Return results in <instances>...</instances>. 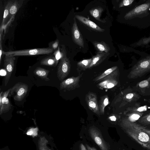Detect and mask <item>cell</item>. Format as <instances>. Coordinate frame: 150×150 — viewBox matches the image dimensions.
<instances>
[{
  "instance_id": "6da1fadb",
  "label": "cell",
  "mask_w": 150,
  "mask_h": 150,
  "mask_svg": "<svg viewBox=\"0 0 150 150\" xmlns=\"http://www.w3.org/2000/svg\"><path fill=\"white\" fill-rule=\"evenodd\" d=\"M121 126L131 138L147 150H150V129L136 122L129 121L125 117L121 121Z\"/></svg>"
},
{
  "instance_id": "7a4b0ae2",
  "label": "cell",
  "mask_w": 150,
  "mask_h": 150,
  "mask_svg": "<svg viewBox=\"0 0 150 150\" xmlns=\"http://www.w3.org/2000/svg\"><path fill=\"white\" fill-rule=\"evenodd\" d=\"M150 72V55L138 61L132 67L127 77L135 79L141 77Z\"/></svg>"
},
{
  "instance_id": "3957f363",
  "label": "cell",
  "mask_w": 150,
  "mask_h": 150,
  "mask_svg": "<svg viewBox=\"0 0 150 150\" xmlns=\"http://www.w3.org/2000/svg\"><path fill=\"white\" fill-rule=\"evenodd\" d=\"M54 50L48 48L28 49L14 51L4 52L2 54L13 56H31L40 54H49L52 53Z\"/></svg>"
},
{
  "instance_id": "277c9868",
  "label": "cell",
  "mask_w": 150,
  "mask_h": 150,
  "mask_svg": "<svg viewBox=\"0 0 150 150\" xmlns=\"http://www.w3.org/2000/svg\"><path fill=\"white\" fill-rule=\"evenodd\" d=\"M28 90V87L27 84L22 82H18L10 88L9 95L13 96L15 100L20 102L24 98Z\"/></svg>"
},
{
  "instance_id": "5b68a950",
  "label": "cell",
  "mask_w": 150,
  "mask_h": 150,
  "mask_svg": "<svg viewBox=\"0 0 150 150\" xmlns=\"http://www.w3.org/2000/svg\"><path fill=\"white\" fill-rule=\"evenodd\" d=\"M71 69L69 59L65 55L59 61L57 66V75L59 80L62 81L69 74Z\"/></svg>"
},
{
  "instance_id": "8992f818",
  "label": "cell",
  "mask_w": 150,
  "mask_h": 150,
  "mask_svg": "<svg viewBox=\"0 0 150 150\" xmlns=\"http://www.w3.org/2000/svg\"><path fill=\"white\" fill-rule=\"evenodd\" d=\"M15 59V57L5 55L4 67L6 72V75L4 78V85L5 86L7 84L13 70Z\"/></svg>"
},
{
  "instance_id": "52a82bcc",
  "label": "cell",
  "mask_w": 150,
  "mask_h": 150,
  "mask_svg": "<svg viewBox=\"0 0 150 150\" xmlns=\"http://www.w3.org/2000/svg\"><path fill=\"white\" fill-rule=\"evenodd\" d=\"M82 75L81 74L76 77L72 76L62 81L60 83V89L71 91L79 88L80 79Z\"/></svg>"
},
{
  "instance_id": "ba28073f",
  "label": "cell",
  "mask_w": 150,
  "mask_h": 150,
  "mask_svg": "<svg viewBox=\"0 0 150 150\" xmlns=\"http://www.w3.org/2000/svg\"><path fill=\"white\" fill-rule=\"evenodd\" d=\"M150 8V0L140 5L127 13L124 16L127 20L130 19L135 16L145 13Z\"/></svg>"
},
{
  "instance_id": "9c48e42d",
  "label": "cell",
  "mask_w": 150,
  "mask_h": 150,
  "mask_svg": "<svg viewBox=\"0 0 150 150\" xmlns=\"http://www.w3.org/2000/svg\"><path fill=\"white\" fill-rule=\"evenodd\" d=\"M85 100L89 109L95 113L100 116V113L96 94L92 92H88L86 95Z\"/></svg>"
},
{
  "instance_id": "30bf717a",
  "label": "cell",
  "mask_w": 150,
  "mask_h": 150,
  "mask_svg": "<svg viewBox=\"0 0 150 150\" xmlns=\"http://www.w3.org/2000/svg\"><path fill=\"white\" fill-rule=\"evenodd\" d=\"M133 89L143 96L150 95V76L147 79L138 82Z\"/></svg>"
},
{
  "instance_id": "8fae6325",
  "label": "cell",
  "mask_w": 150,
  "mask_h": 150,
  "mask_svg": "<svg viewBox=\"0 0 150 150\" xmlns=\"http://www.w3.org/2000/svg\"><path fill=\"white\" fill-rule=\"evenodd\" d=\"M10 88L6 91L0 94V114L7 112L11 108L12 105L7 98L9 94Z\"/></svg>"
},
{
  "instance_id": "7c38bea8",
  "label": "cell",
  "mask_w": 150,
  "mask_h": 150,
  "mask_svg": "<svg viewBox=\"0 0 150 150\" xmlns=\"http://www.w3.org/2000/svg\"><path fill=\"white\" fill-rule=\"evenodd\" d=\"M74 23L71 28L72 36L74 42L82 47H84V41L82 35L78 27L76 18H74Z\"/></svg>"
},
{
  "instance_id": "4fadbf2b",
  "label": "cell",
  "mask_w": 150,
  "mask_h": 150,
  "mask_svg": "<svg viewBox=\"0 0 150 150\" xmlns=\"http://www.w3.org/2000/svg\"><path fill=\"white\" fill-rule=\"evenodd\" d=\"M117 68V66H115L107 69L96 77L95 81H102L108 79L116 78L118 74Z\"/></svg>"
},
{
  "instance_id": "5bb4252c",
  "label": "cell",
  "mask_w": 150,
  "mask_h": 150,
  "mask_svg": "<svg viewBox=\"0 0 150 150\" xmlns=\"http://www.w3.org/2000/svg\"><path fill=\"white\" fill-rule=\"evenodd\" d=\"M89 132L92 138L101 150H108L102 136L97 129L93 128H90Z\"/></svg>"
},
{
  "instance_id": "9a60e30c",
  "label": "cell",
  "mask_w": 150,
  "mask_h": 150,
  "mask_svg": "<svg viewBox=\"0 0 150 150\" xmlns=\"http://www.w3.org/2000/svg\"><path fill=\"white\" fill-rule=\"evenodd\" d=\"M75 17L81 23L94 31L100 32L105 31V30L101 28L95 23L83 16L75 15Z\"/></svg>"
},
{
  "instance_id": "2e32d148",
  "label": "cell",
  "mask_w": 150,
  "mask_h": 150,
  "mask_svg": "<svg viewBox=\"0 0 150 150\" xmlns=\"http://www.w3.org/2000/svg\"><path fill=\"white\" fill-rule=\"evenodd\" d=\"M149 107L146 105H142L139 103H136L134 104L127 108L124 112V115L133 113L143 112L147 111Z\"/></svg>"
},
{
  "instance_id": "e0dca14e",
  "label": "cell",
  "mask_w": 150,
  "mask_h": 150,
  "mask_svg": "<svg viewBox=\"0 0 150 150\" xmlns=\"http://www.w3.org/2000/svg\"><path fill=\"white\" fill-rule=\"evenodd\" d=\"M110 54L109 52L106 53L104 52L97 53L92 57L91 62L88 69L91 68L98 65L103 62Z\"/></svg>"
},
{
  "instance_id": "ac0fdd59",
  "label": "cell",
  "mask_w": 150,
  "mask_h": 150,
  "mask_svg": "<svg viewBox=\"0 0 150 150\" xmlns=\"http://www.w3.org/2000/svg\"><path fill=\"white\" fill-rule=\"evenodd\" d=\"M92 43L97 51V53L104 52L106 53L109 52L110 48L109 46L104 41L100 42L93 41Z\"/></svg>"
},
{
  "instance_id": "d6986e66",
  "label": "cell",
  "mask_w": 150,
  "mask_h": 150,
  "mask_svg": "<svg viewBox=\"0 0 150 150\" xmlns=\"http://www.w3.org/2000/svg\"><path fill=\"white\" fill-rule=\"evenodd\" d=\"M50 72L49 70L43 68L37 67L34 71L33 73L35 75L41 79L46 81H48L50 80L47 77Z\"/></svg>"
},
{
  "instance_id": "ffe728a7",
  "label": "cell",
  "mask_w": 150,
  "mask_h": 150,
  "mask_svg": "<svg viewBox=\"0 0 150 150\" xmlns=\"http://www.w3.org/2000/svg\"><path fill=\"white\" fill-rule=\"evenodd\" d=\"M118 83L116 78L109 79L102 81L98 86L102 88H110L116 86Z\"/></svg>"
},
{
  "instance_id": "44dd1931",
  "label": "cell",
  "mask_w": 150,
  "mask_h": 150,
  "mask_svg": "<svg viewBox=\"0 0 150 150\" xmlns=\"http://www.w3.org/2000/svg\"><path fill=\"white\" fill-rule=\"evenodd\" d=\"M23 2V0H14L10 8L9 16L11 17L16 14L22 6Z\"/></svg>"
},
{
  "instance_id": "7402d4cb",
  "label": "cell",
  "mask_w": 150,
  "mask_h": 150,
  "mask_svg": "<svg viewBox=\"0 0 150 150\" xmlns=\"http://www.w3.org/2000/svg\"><path fill=\"white\" fill-rule=\"evenodd\" d=\"M103 8L101 6H97L91 9L89 11L91 15L96 20L103 22L100 19V17Z\"/></svg>"
},
{
  "instance_id": "603a6c76",
  "label": "cell",
  "mask_w": 150,
  "mask_h": 150,
  "mask_svg": "<svg viewBox=\"0 0 150 150\" xmlns=\"http://www.w3.org/2000/svg\"><path fill=\"white\" fill-rule=\"evenodd\" d=\"M109 103V98L107 95L101 97L98 104L99 111L100 114H103L105 107Z\"/></svg>"
},
{
  "instance_id": "cb8c5ba5",
  "label": "cell",
  "mask_w": 150,
  "mask_h": 150,
  "mask_svg": "<svg viewBox=\"0 0 150 150\" xmlns=\"http://www.w3.org/2000/svg\"><path fill=\"white\" fill-rule=\"evenodd\" d=\"M40 64L41 65L49 66H56V60L55 57L49 56L41 60Z\"/></svg>"
},
{
  "instance_id": "d4e9b609",
  "label": "cell",
  "mask_w": 150,
  "mask_h": 150,
  "mask_svg": "<svg viewBox=\"0 0 150 150\" xmlns=\"http://www.w3.org/2000/svg\"><path fill=\"white\" fill-rule=\"evenodd\" d=\"M143 112H133L125 115V117L129 121L135 122L141 117L144 114Z\"/></svg>"
},
{
  "instance_id": "484cf974",
  "label": "cell",
  "mask_w": 150,
  "mask_h": 150,
  "mask_svg": "<svg viewBox=\"0 0 150 150\" xmlns=\"http://www.w3.org/2000/svg\"><path fill=\"white\" fill-rule=\"evenodd\" d=\"M53 54L56 59V66H57L59 60L67 54L65 50L63 48H60V47L59 46L57 49L54 51Z\"/></svg>"
},
{
  "instance_id": "4316f807",
  "label": "cell",
  "mask_w": 150,
  "mask_h": 150,
  "mask_svg": "<svg viewBox=\"0 0 150 150\" xmlns=\"http://www.w3.org/2000/svg\"><path fill=\"white\" fill-rule=\"evenodd\" d=\"M92 60V58L82 60L77 63V66L81 69L85 70L88 69Z\"/></svg>"
},
{
  "instance_id": "83f0119b",
  "label": "cell",
  "mask_w": 150,
  "mask_h": 150,
  "mask_svg": "<svg viewBox=\"0 0 150 150\" xmlns=\"http://www.w3.org/2000/svg\"><path fill=\"white\" fill-rule=\"evenodd\" d=\"M14 1L13 0L9 1L6 4L4 10L2 24L4 23L6 18L9 15L10 8Z\"/></svg>"
},
{
  "instance_id": "f1b7e54d",
  "label": "cell",
  "mask_w": 150,
  "mask_h": 150,
  "mask_svg": "<svg viewBox=\"0 0 150 150\" xmlns=\"http://www.w3.org/2000/svg\"><path fill=\"white\" fill-rule=\"evenodd\" d=\"M138 121L139 123L144 125H150V112L142 116Z\"/></svg>"
},
{
  "instance_id": "f546056e",
  "label": "cell",
  "mask_w": 150,
  "mask_h": 150,
  "mask_svg": "<svg viewBox=\"0 0 150 150\" xmlns=\"http://www.w3.org/2000/svg\"><path fill=\"white\" fill-rule=\"evenodd\" d=\"M150 42V36L144 38L140 40L136 44L138 45H145Z\"/></svg>"
},
{
  "instance_id": "4dcf8cb0",
  "label": "cell",
  "mask_w": 150,
  "mask_h": 150,
  "mask_svg": "<svg viewBox=\"0 0 150 150\" xmlns=\"http://www.w3.org/2000/svg\"><path fill=\"white\" fill-rule=\"evenodd\" d=\"M59 40L58 39L52 42L49 45V48L53 49L54 50H56L59 47Z\"/></svg>"
},
{
  "instance_id": "1f68e13d",
  "label": "cell",
  "mask_w": 150,
  "mask_h": 150,
  "mask_svg": "<svg viewBox=\"0 0 150 150\" xmlns=\"http://www.w3.org/2000/svg\"><path fill=\"white\" fill-rule=\"evenodd\" d=\"M134 1L133 0H123L119 4V7L129 5Z\"/></svg>"
},
{
  "instance_id": "d6a6232c",
  "label": "cell",
  "mask_w": 150,
  "mask_h": 150,
  "mask_svg": "<svg viewBox=\"0 0 150 150\" xmlns=\"http://www.w3.org/2000/svg\"><path fill=\"white\" fill-rule=\"evenodd\" d=\"M0 64L1 63V56L3 54V48L1 45V34L0 33Z\"/></svg>"
},
{
  "instance_id": "836d02e7",
  "label": "cell",
  "mask_w": 150,
  "mask_h": 150,
  "mask_svg": "<svg viewBox=\"0 0 150 150\" xmlns=\"http://www.w3.org/2000/svg\"><path fill=\"white\" fill-rule=\"evenodd\" d=\"M117 117L115 115H113L109 117V119L112 121H116L117 120Z\"/></svg>"
},
{
  "instance_id": "e575fe53",
  "label": "cell",
  "mask_w": 150,
  "mask_h": 150,
  "mask_svg": "<svg viewBox=\"0 0 150 150\" xmlns=\"http://www.w3.org/2000/svg\"><path fill=\"white\" fill-rule=\"evenodd\" d=\"M6 72L5 70L4 69H1L0 70V75L1 76H5L6 75Z\"/></svg>"
},
{
  "instance_id": "d590c367",
  "label": "cell",
  "mask_w": 150,
  "mask_h": 150,
  "mask_svg": "<svg viewBox=\"0 0 150 150\" xmlns=\"http://www.w3.org/2000/svg\"><path fill=\"white\" fill-rule=\"evenodd\" d=\"M80 148L81 150H87L85 146L82 144H80Z\"/></svg>"
},
{
  "instance_id": "8d00e7d4",
  "label": "cell",
  "mask_w": 150,
  "mask_h": 150,
  "mask_svg": "<svg viewBox=\"0 0 150 150\" xmlns=\"http://www.w3.org/2000/svg\"><path fill=\"white\" fill-rule=\"evenodd\" d=\"M86 146L88 150H97L95 148L91 147L88 145L86 144Z\"/></svg>"
},
{
  "instance_id": "74e56055",
  "label": "cell",
  "mask_w": 150,
  "mask_h": 150,
  "mask_svg": "<svg viewBox=\"0 0 150 150\" xmlns=\"http://www.w3.org/2000/svg\"><path fill=\"white\" fill-rule=\"evenodd\" d=\"M146 101L148 103H150V98L147 100Z\"/></svg>"
}]
</instances>
